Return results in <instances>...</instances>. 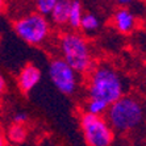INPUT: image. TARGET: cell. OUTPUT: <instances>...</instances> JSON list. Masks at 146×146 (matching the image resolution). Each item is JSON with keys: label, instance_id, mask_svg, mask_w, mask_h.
Segmentation results:
<instances>
[{"label": "cell", "instance_id": "obj_12", "mask_svg": "<svg viewBox=\"0 0 146 146\" xmlns=\"http://www.w3.org/2000/svg\"><path fill=\"white\" fill-rule=\"evenodd\" d=\"M8 139L13 143H21L27 139V128L24 125H17L12 124L8 129Z\"/></svg>", "mask_w": 146, "mask_h": 146}, {"label": "cell", "instance_id": "obj_16", "mask_svg": "<svg viewBox=\"0 0 146 146\" xmlns=\"http://www.w3.org/2000/svg\"><path fill=\"white\" fill-rule=\"evenodd\" d=\"M4 87H5V80H4V78L1 76V78H0V91H1V94L4 92Z\"/></svg>", "mask_w": 146, "mask_h": 146}, {"label": "cell", "instance_id": "obj_11", "mask_svg": "<svg viewBox=\"0 0 146 146\" xmlns=\"http://www.w3.org/2000/svg\"><path fill=\"white\" fill-rule=\"evenodd\" d=\"M83 16H84V12H83V4H82L80 1H78V0H72L68 27H71L72 29H78V28H80Z\"/></svg>", "mask_w": 146, "mask_h": 146}, {"label": "cell", "instance_id": "obj_9", "mask_svg": "<svg viewBox=\"0 0 146 146\" xmlns=\"http://www.w3.org/2000/svg\"><path fill=\"white\" fill-rule=\"evenodd\" d=\"M71 4L70 0H58L53 13L50 15V21L57 27L68 25L70 21V12H71Z\"/></svg>", "mask_w": 146, "mask_h": 146}, {"label": "cell", "instance_id": "obj_2", "mask_svg": "<svg viewBox=\"0 0 146 146\" xmlns=\"http://www.w3.org/2000/svg\"><path fill=\"white\" fill-rule=\"evenodd\" d=\"M106 119L115 132H134L146 121V103L138 96L125 95L109 107Z\"/></svg>", "mask_w": 146, "mask_h": 146}, {"label": "cell", "instance_id": "obj_7", "mask_svg": "<svg viewBox=\"0 0 146 146\" xmlns=\"http://www.w3.org/2000/svg\"><path fill=\"white\" fill-rule=\"evenodd\" d=\"M41 78H42V72H41L40 68L37 66L32 65V63H28L19 72L17 86H19L21 92L28 94V92H31L40 83Z\"/></svg>", "mask_w": 146, "mask_h": 146}, {"label": "cell", "instance_id": "obj_1", "mask_svg": "<svg viewBox=\"0 0 146 146\" xmlns=\"http://www.w3.org/2000/svg\"><path fill=\"white\" fill-rule=\"evenodd\" d=\"M124 92V80L119 71L107 63H99L87 76V99L102 100L109 107L119 102Z\"/></svg>", "mask_w": 146, "mask_h": 146}, {"label": "cell", "instance_id": "obj_6", "mask_svg": "<svg viewBox=\"0 0 146 146\" xmlns=\"http://www.w3.org/2000/svg\"><path fill=\"white\" fill-rule=\"evenodd\" d=\"M48 75L53 86L63 95H74L79 87V74L61 57L53 58L50 61L48 67Z\"/></svg>", "mask_w": 146, "mask_h": 146}, {"label": "cell", "instance_id": "obj_3", "mask_svg": "<svg viewBox=\"0 0 146 146\" xmlns=\"http://www.w3.org/2000/svg\"><path fill=\"white\" fill-rule=\"evenodd\" d=\"M61 58L78 74H90L94 66V58L90 45L80 33L75 31L65 32L59 38Z\"/></svg>", "mask_w": 146, "mask_h": 146}, {"label": "cell", "instance_id": "obj_13", "mask_svg": "<svg viewBox=\"0 0 146 146\" xmlns=\"http://www.w3.org/2000/svg\"><path fill=\"white\" fill-rule=\"evenodd\" d=\"M99 25V17L96 16L95 13H92V12H86L83 19H82V31L83 32H95L98 31Z\"/></svg>", "mask_w": 146, "mask_h": 146}, {"label": "cell", "instance_id": "obj_10", "mask_svg": "<svg viewBox=\"0 0 146 146\" xmlns=\"http://www.w3.org/2000/svg\"><path fill=\"white\" fill-rule=\"evenodd\" d=\"M109 109V106L102 100H95V99H87L84 104V113H90L94 116H104Z\"/></svg>", "mask_w": 146, "mask_h": 146}, {"label": "cell", "instance_id": "obj_4", "mask_svg": "<svg viewBox=\"0 0 146 146\" xmlns=\"http://www.w3.org/2000/svg\"><path fill=\"white\" fill-rule=\"evenodd\" d=\"M13 29L24 42L34 46L44 44L51 32L49 20L37 12L24 15L15 20Z\"/></svg>", "mask_w": 146, "mask_h": 146}, {"label": "cell", "instance_id": "obj_14", "mask_svg": "<svg viewBox=\"0 0 146 146\" xmlns=\"http://www.w3.org/2000/svg\"><path fill=\"white\" fill-rule=\"evenodd\" d=\"M58 0H37L34 3V8H36V12L42 16H50L53 13V11L55 8V4H57Z\"/></svg>", "mask_w": 146, "mask_h": 146}, {"label": "cell", "instance_id": "obj_5", "mask_svg": "<svg viewBox=\"0 0 146 146\" xmlns=\"http://www.w3.org/2000/svg\"><path fill=\"white\" fill-rule=\"evenodd\" d=\"M80 128L88 146H111L115 138V130L104 116L83 113Z\"/></svg>", "mask_w": 146, "mask_h": 146}, {"label": "cell", "instance_id": "obj_15", "mask_svg": "<svg viewBox=\"0 0 146 146\" xmlns=\"http://www.w3.org/2000/svg\"><path fill=\"white\" fill-rule=\"evenodd\" d=\"M28 115L25 112H17L15 113L13 116V124H17V125H25V122L28 121Z\"/></svg>", "mask_w": 146, "mask_h": 146}, {"label": "cell", "instance_id": "obj_8", "mask_svg": "<svg viewBox=\"0 0 146 146\" xmlns=\"http://www.w3.org/2000/svg\"><path fill=\"white\" fill-rule=\"evenodd\" d=\"M136 15L133 13L130 9L125 7H121L119 9H116V12L112 16V24L113 27L120 32V33H130L134 31L136 28Z\"/></svg>", "mask_w": 146, "mask_h": 146}]
</instances>
